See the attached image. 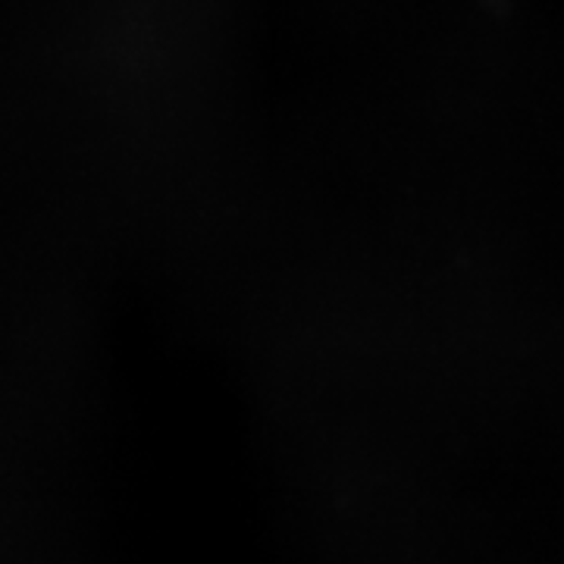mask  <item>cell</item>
<instances>
[]
</instances>
